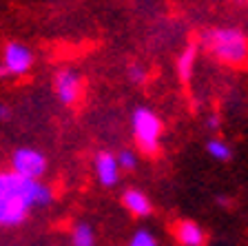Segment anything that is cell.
Instances as JSON below:
<instances>
[{"mask_svg": "<svg viewBox=\"0 0 248 246\" xmlns=\"http://www.w3.org/2000/svg\"><path fill=\"white\" fill-rule=\"evenodd\" d=\"M53 202V191L42 180H29L14 171L0 173V229L20 226L33 209Z\"/></svg>", "mask_w": 248, "mask_h": 246, "instance_id": "1", "label": "cell"}, {"mask_svg": "<svg viewBox=\"0 0 248 246\" xmlns=\"http://www.w3.org/2000/svg\"><path fill=\"white\" fill-rule=\"evenodd\" d=\"M200 47L219 65L248 67V36L237 27H213L200 36Z\"/></svg>", "mask_w": 248, "mask_h": 246, "instance_id": "2", "label": "cell"}, {"mask_svg": "<svg viewBox=\"0 0 248 246\" xmlns=\"http://www.w3.org/2000/svg\"><path fill=\"white\" fill-rule=\"evenodd\" d=\"M131 129L138 142L140 151L144 155H155L160 151V135H162V120L151 109L140 107L131 115Z\"/></svg>", "mask_w": 248, "mask_h": 246, "instance_id": "3", "label": "cell"}, {"mask_svg": "<svg viewBox=\"0 0 248 246\" xmlns=\"http://www.w3.org/2000/svg\"><path fill=\"white\" fill-rule=\"evenodd\" d=\"M11 171L22 175V178L40 180L46 173V158L38 149L20 147L11 153Z\"/></svg>", "mask_w": 248, "mask_h": 246, "instance_id": "4", "label": "cell"}, {"mask_svg": "<svg viewBox=\"0 0 248 246\" xmlns=\"http://www.w3.org/2000/svg\"><path fill=\"white\" fill-rule=\"evenodd\" d=\"M53 89H56V96L62 104L73 107L82 98V78L73 69H62L53 78Z\"/></svg>", "mask_w": 248, "mask_h": 246, "instance_id": "5", "label": "cell"}, {"mask_svg": "<svg viewBox=\"0 0 248 246\" xmlns=\"http://www.w3.org/2000/svg\"><path fill=\"white\" fill-rule=\"evenodd\" d=\"M33 51L22 42H9L2 51V65L9 71V76H25L33 65Z\"/></svg>", "mask_w": 248, "mask_h": 246, "instance_id": "6", "label": "cell"}, {"mask_svg": "<svg viewBox=\"0 0 248 246\" xmlns=\"http://www.w3.org/2000/svg\"><path fill=\"white\" fill-rule=\"evenodd\" d=\"M120 173H122V166L118 162V155L108 153V151H100L95 155V175L102 186L107 189L115 186L120 182Z\"/></svg>", "mask_w": 248, "mask_h": 246, "instance_id": "7", "label": "cell"}, {"mask_svg": "<svg viewBox=\"0 0 248 246\" xmlns=\"http://www.w3.org/2000/svg\"><path fill=\"white\" fill-rule=\"evenodd\" d=\"M175 237L182 246H204V242H206V233H204V229L193 220L177 222Z\"/></svg>", "mask_w": 248, "mask_h": 246, "instance_id": "8", "label": "cell"}, {"mask_svg": "<svg viewBox=\"0 0 248 246\" xmlns=\"http://www.w3.org/2000/svg\"><path fill=\"white\" fill-rule=\"evenodd\" d=\"M200 42H188L180 51L175 60V69H177V76H180L182 82H188L193 76V69H195V62H197V53H200Z\"/></svg>", "mask_w": 248, "mask_h": 246, "instance_id": "9", "label": "cell"}, {"mask_svg": "<svg viewBox=\"0 0 248 246\" xmlns=\"http://www.w3.org/2000/svg\"><path fill=\"white\" fill-rule=\"evenodd\" d=\"M122 204H124V209L135 217H146V215H151V211H153L151 200L146 197V193H142L140 189L126 191V193L122 195Z\"/></svg>", "mask_w": 248, "mask_h": 246, "instance_id": "10", "label": "cell"}, {"mask_svg": "<svg viewBox=\"0 0 248 246\" xmlns=\"http://www.w3.org/2000/svg\"><path fill=\"white\" fill-rule=\"evenodd\" d=\"M206 153L211 155L213 160H217V162H231L232 160V149H231V144L226 142V140L222 138H211L206 142Z\"/></svg>", "mask_w": 248, "mask_h": 246, "instance_id": "11", "label": "cell"}, {"mask_svg": "<svg viewBox=\"0 0 248 246\" xmlns=\"http://www.w3.org/2000/svg\"><path fill=\"white\" fill-rule=\"evenodd\" d=\"M73 246H95V233L89 224H76L71 231Z\"/></svg>", "mask_w": 248, "mask_h": 246, "instance_id": "12", "label": "cell"}, {"mask_svg": "<svg viewBox=\"0 0 248 246\" xmlns=\"http://www.w3.org/2000/svg\"><path fill=\"white\" fill-rule=\"evenodd\" d=\"M129 246H157V240H155V235L151 231L140 229V231H135V235L131 237Z\"/></svg>", "mask_w": 248, "mask_h": 246, "instance_id": "13", "label": "cell"}, {"mask_svg": "<svg viewBox=\"0 0 248 246\" xmlns=\"http://www.w3.org/2000/svg\"><path fill=\"white\" fill-rule=\"evenodd\" d=\"M118 162H120V166H122V171H135L138 169V158H135V153L133 151H129V149L120 151Z\"/></svg>", "mask_w": 248, "mask_h": 246, "instance_id": "14", "label": "cell"}, {"mask_svg": "<svg viewBox=\"0 0 248 246\" xmlns=\"http://www.w3.org/2000/svg\"><path fill=\"white\" fill-rule=\"evenodd\" d=\"M126 73H129V80L135 82V84H140V82L146 80V71H144V67H140V65H131Z\"/></svg>", "mask_w": 248, "mask_h": 246, "instance_id": "15", "label": "cell"}, {"mask_svg": "<svg viewBox=\"0 0 248 246\" xmlns=\"http://www.w3.org/2000/svg\"><path fill=\"white\" fill-rule=\"evenodd\" d=\"M206 127L211 129V131H217V129H219V115H215V113H213V115H208V118H206Z\"/></svg>", "mask_w": 248, "mask_h": 246, "instance_id": "16", "label": "cell"}, {"mask_svg": "<svg viewBox=\"0 0 248 246\" xmlns=\"http://www.w3.org/2000/svg\"><path fill=\"white\" fill-rule=\"evenodd\" d=\"M9 118H11V109L7 107V104H0V120H2V122H7Z\"/></svg>", "mask_w": 248, "mask_h": 246, "instance_id": "17", "label": "cell"}, {"mask_svg": "<svg viewBox=\"0 0 248 246\" xmlns=\"http://www.w3.org/2000/svg\"><path fill=\"white\" fill-rule=\"evenodd\" d=\"M232 7H239V9H244V7H248V0H228Z\"/></svg>", "mask_w": 248, "mask_h": 246, "instance_id": "18", "label": "cell"}, {"mask_svg": "<svg viewBox=\"0 0 248 246\" xmlns=\"http://www.w3.org/2000/svg\"><path fill=\"white\" fill-rule=\"evenodd\" d=\"M7 76H9V71L5 69V65H0V80H2V78H7Z\"/></svg>", "mask_w": 248, "mask_h": 246, "instance_id": "19", "label": "cell"}]
</instances>
